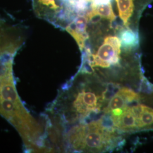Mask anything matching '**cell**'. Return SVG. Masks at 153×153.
<instances>
[{
	"label": "cell",
	"instance_id": "277c9868",
	"mask_svg": "<svg viewBox=\"0 0 153 153\" xmlns=\"http://www.w3.org/2000/svg\"><path fill=\"white\" fill-rule=\"evenodd\" d=\"M120 40L116 36H106L96 54L87 52V61L92 68H108L111 65H118L121 53Z\"/></svg>",
	"mask_w": 153,
	"mask_h": 153
},
{
	"label": "cell",
	"instance_id": "9c48e42d",
	"mask_svg": "<svg viewBox=\"0 0 153 153\" xmlns=\"http://www.w3.org/2000/svg\"><path fill=\"white\" fill-rule=\"evenodd\" d=\"M95 17L104 18L110 23L114 22L116 16L114 13L111 2L103 4H91V10L87 16L88 21H91Z\"/></svg>",
	"mask_w": 153,
	"mask_h": 153
},
{
	"label": "cell",
	"instance_id": "ba28073f",
	"mask_svg": "<svg viewBox=\"0 0 153 153\" xmlns=\"http://www.w3.org/2000/svg\"><path fill=\"white\" fill-rule=\"evenodd\" d=\"M132 108L136 117L137 131L153 126V108L140 104H136Z\"/></svg>",
	"mask_w": 153,
	"mask_h": 153
},
{
	"label": "cell",
	"instance_id": "6da1fadb",
	"mask_svg": "<svg viewBox=\"0 0 153 153\" xmlns=\"http://www.w3.org/2000/svg\"><path fill=\"white\" fill-rule=\"evenodd\" d=\"M14 57L0 58V115L17 130L27 151H45L43 127L23 104L16 91L13 71Z\"/></svg>",
	"mask_w": 153,
	"mask_h": 153
},
{
	"label": "cell",
	"instance_id": "7a4b0ae2",
	"mask_svg": "<svg viewBox=\"0 0 153 153\" xmlns=\"http://www.w3.org/2000/svg\"><path fill=\"white\" fill-rule=\"evenodd\" d=\"M116 129L104 126L100 119L74 126L64 135V141L71 150L101 152L112 149L119 142Z\"/></svg>",
	"mask_w": 153,
	"mask_h": 153
},
{
	"label": "cell",
	"instance_id": "52a82bcc",
	"mask_svg": "<svg viewBox=\"0 0 153 153\" xmlns=\"http://www.w3.org/2000/svg\"><path fill=\"white\" fill-rule=\"evenodd\" d=\"M137 93L128 88H120L118 91L109 100L104 108L105 114H108L113 109L123 107L134 102L137 98Z\"/></svg>",
	"mask_w": 153,
	"mask_h": 153
},
{
	"label": "cell",
	"instance_id": "3957f363",
	"mask_svg": "<svg viewBox=\"0 0 153 153\" xmlns=\"http://www.w3.org/2000/svg\"><path fill=\"white\" fill-rule=\"evenodd\" d=\"M26 29L0 17V58L16 55L26 40Z\"/></svg>",
	"mask_w": 153,
	"mask_h": 153
},
{
	"label": "cell",
	"instance_id": "30bf717a",
	"mask_svg": "<svg viewBox=\"0 0 153 153\" xmlns=\"http://www.w3.org/2000/svg\"><path fill=\"white\" fill-rule=\"evenodd\" d=\"M121 45L125 51H131L136 48L139 44V37L137 32L129 27L121 29L119 33Z\"/></svg>",
	"mask_w": 153,
	"mask_h": 153
},
{
	"label": "cell",
	"instance_id": "5b68a950",
	"mask_svg": "<svg viewBox=\"0 0 153 153\" xmlns=\"http://www.w3.org/2000/svg\"><path fill=\"white\" fill-rule=\"evenodd\" d=\"M87 16H79L66 26L65 30L75 39L80 49L82 51L85 48V42L88 39Z\"/></svg>",
	"mask_w": 153,
	"mask_h": 153
},
{
	"label": "cell",
	"instance_id": "8992f818",
	"mask_svg": "<svg viewBox=\"0 0 153 153\" xmlns=\"http://www.w3.org/2000/svg\"><path fill=\"white\" fill-rule=\"evenodd\" d=\"M32 6L36 16L50 22H52L61 10L56 0H32Z\"/></svg>",
	"mask_w": 153,
	"mask_h": 153
}]
</instances>
